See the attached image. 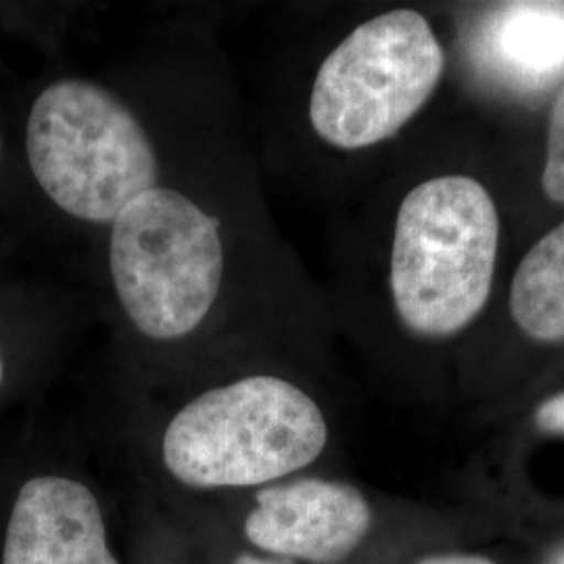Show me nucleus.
Segmentation results:
<instances>
[{"label": "nucleus", "instance_id": "13", "mask_svg": "<svg viewBox=\"0 0 564 564\" xmlns=\"http://www.w3.org/2000/svg\"><path fill=\"white\" fill-rule=\"evenodd\" d=\"M235 564H289L286 561H274V558H260V556H253V554H242L239 556Z\"/></svg>", "mask_w": 564, "mask_h": 564}, {"label": "nucleus", "instance_id": "6", "mask_svg": "<svg viewBox=\"0 0 564 564\" xmlns=\"http://www.w3.org/2000/svg\"><path fill=\"white\" fill-rule=\"evenodd\" d=\"M370 523V506L356 487L305 477L262 487L245 535L281 558L337 564L362 544Z\"/></svg>", "mask_w": 564, "mask_h": 564}, {"label": "nucleus", "instance_id": "12", "mask_svg": "<svg viewBox=\"0 0 564 564\" xmlns=\"http://www.w3.org/2000/svg\"><path fill=\"white\" fill-rule=\"evenodd\" d=\"M419 564H494L485 556L477 554H444V556H431Z\"/></svg>", "mask_w": 564, "mask_h": 564}, {"label": "nucleus", "instance_id": "15", "mask_svg": "<svg viewBox=\"0 0 564 564\" xmlns=\"http://www.w3.org/2000/svg\"><path fill=\"white\" fill-rule=\"evenodd\" d=\"M2 144H4V142H2V134H0V155H2Z\"/></svg>", "mask_w": 564, "mask_h": 564}, {"label": "nucleus", "instance_id": "14", "mask_svg": "<svg viewBox=\"0 0 564 564\" xmlns=\"http://www.w3.org/2000/svg\"><path fill=\"white\" fill-rule=\"evenodd\" d=\"M4 383V356H2V349H0V389Z\"/></svg>", "mask_w": 564, "mask_h": 564}, {"label": "nucleus", "instance_id": "1", "mask_svg": "<svg viewBox=\"0 0 564 564\" xmlns=\"http://www.w3.org/2000/svg\"><path fill=\"white\" fill-rule=\"evenodd\" d=\"M90 256L126 343L193 351L263 337L274 328L276 245L251 132L128 203Z\"/></svg>", "mask_w": 564, "mask_h": 564}, {"label": "nucleus", "instance_id": "9", "mask_svg": "<svg viewBox=\"0 0 564 564\" xmlns=\"http://www.w3.org/2000/svg\"><path fill=\"white\" fill-rule=\"evenodd\" d=\"M510 314L527 337L564 339V223L535 242L510 286Z\"/></svg>", "mask_w": 564, "mask_h": 564}, {"label": "nucleus", "instance_id": "8", "mask_svg": "<svg viewBox=\"0 0 564 564\" xmlns=\"http://www.w3.org/2000/svg\"><path fill=\"white\" fill-rule=\"evenodd\" d=\"M477 51L517 90L540 93L564 76V2H505L487 13Z\"/></svg>", "mask_w": 564, "mask_h": 564}, {"label": "nucleus", "instance_id": "3", "mask_svg": "<svg viewBox=\"0 0 564 564\" xmlns=\"http://www.w3.org/2000/svg\"><path fill=\"white\" fill-rule=\"evenodd\" d=\"M328 444L318 402L289 377L242 372L191 395L163 424L160 454L195 489L265 487L316 463Z\"/></svg>", "mask_w": 564, "mask_h": 564}, {"label": "nucleus", "instance_id": "11", "mask_svg": "<svg viewBox=\"0 0 564 564\" xmlns=\"http://www.w3.org/2000/svg\"><path fill=\"white\" fill-rule=\"evenodd\" d=\"M535 424L540 431L552 435H564V391L545 400L535 412Z\"/></svg>", "mask_w": 564, "mask_h": 564}, {"label": "nucleus", "instance_id": "10", "mask_svg": "<svg viewBox=\"0 0 564 564\" xmlns=\"http://www.w3.org/2000/svg\"><path fill=\"white\" fill-rule=\"evenodd\" d=\"M544 193L554 203H564V88L552 107L545 144Z\"/></svg>", "mask_w": 564, "mask_h": 564}, {"label": "nucleus", "instance_id": "5", "mask_svg": "<svg viewBox=\"0 0 564 564\" xmlns=\"http://www.w3.org/2000/svg\"><path fill=\"white\" fill-rule=\"evenodd\" d=\"M444 48L423 13L391 9L354 25L318 61L303 116L314 141L362 153L398 137L444 76Z\"/></svg>", "mask_w": 564, "mask_h": 564}, {"label": "nucleus", "instance_id": "2", "mask_svg": "<svg viewBox=\"0 0 564 564\" xmlns=\"http://www.w3.org/2000/svg\"><path fill=\"white\" fill-rule=\"evenodd\" d=\"M247 130L218 42L193 23L42 86L23 147L46 202L93 247L128 203Z\"/></svg>", "mask_w": 564, "mask_h": 564}, {"label": "nucleus", "instance_id": "7", "mask_svg": "<svg viewBox=\"0 0 564 564\" xmlns=\"http://www.w3.org/2000/svg\"><path fill=\"white\" fill-rule=\"evenodd\" d=\"M2 564H120L101 506L86 485L41 475L25 481L7 524Z\"/></svg>", "mask_w": 564, "mask_h": 564}, {"label": "nucleus", "instance_id": "4", "mask_svg": "<svg viewBox=\"0 0 564 564\" xmlns=\"http://www.w3.org/2000/svg\"><path fill=\"white\" fill-rule=\"evenodd\" d=\"M500 218L481 182L437 176L398 205L387 260L393 314L419 337H447L487 303L498 260Z\"/></svg>", "mask_w": 564, "mask_h": 564}]
</instances>
